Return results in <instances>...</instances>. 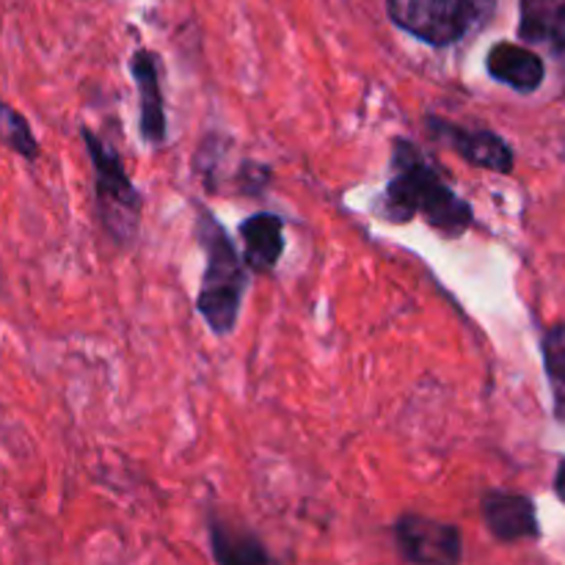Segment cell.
Here are the masks:
<instances>
[{
	"label": "cell",
	"mask_w": 565,
	"mask_h": 565,
	"mask_svg": "<svg viewBox=\"0 0 565 565\" xmlns=\"http://www.w3.org/2000/svg\"><path fill=\"white\" fill-rule=\"evenodd\" d=\"M199 243L207 254V268H204L202 285L196 292V312L202 315L210 331L218 337L232 334L241 318L243 292H246V263L237 254L235 243L224 232L218 221L210 218L207 210L199 213L196 224Z\"/></svg>",
	"instance_id": "7a4b0ae2"
},
{
	"label": "cell",
	"mask_w": 565,
	"mask_h": 565,
	"mask_svg": "<svg viewBox=\"0 0 565 565\" xmlns=\"http://www.w3.org/2000/svg\"><path fill=\"white\" fill-rule=\"evenodd\" d=\"M541 353H544V370L550 379L552 401H555V417L565 423V323H555L544 331Z\"/></svg>",
	"instance_id": "7c38bea8"
},
{
	"label": "cell",
	"mask_w": 565,
	"mask_h": 565,
	"mask_svg": "<svg viewBox=\"0 0 565 565\" xmlns=\"http://www.w3.org/2000/svg\"><path fill=\"white\" fill-rule=\"evenodd\" d=\"M486 70L502 86L519 94H535L546 81V64L535 50L513 42H497L486 55Z\"/></svg>",
	"instance_id": "ba28073f"
},
{
	"label": "cell",
	"mask_w": 565,
	"mask_h": 565,
	"mask_svg": "<svg viewBox=\"0 0 565 565\" xmlns=\"http://www.w3.org/2000/svg\"><path fill=\"white\" fill-rule=\"evenodd\" d=\"M130 75L141 97V136L147 143L166 141V108L160 92V66L152 50H136L130 58Z\"/></svg>",
	"instance_id": "30bf717a"
},
{
	"label": "cell",
	"mask_w": 565,
	"mask_h": 565,
	"mask_svg": "<svg viewBox=\"0 0 565 565\" xmlns=\"http://www.w3.org/2000/svg\"><path fill=\"white\" fill-rule=\"evenodd\" d=\"M0 141L28 160H33L39 154V143L36 138H33L31 125L25 121V116L6 103H0Z\"/></svg>",
	"instance_id": "5bb4252c"
},
{
	"label": "cell",
	"mask_w": 565,
	"mask_h": 565,
	"mask_svg": "<svg viewBox=\"0 0 565 565\" xmlns=\"http://www.w3.org/2000/svg\"><path fill=\"white\" fill-rule=\"evenodd\" d=\"M555 494L557 500L565 505V458L561 463H557V472H555Z\"/></svg>",
	"instance_id": "9a60e30c"
},
{
	"label": "cell",
	"mask_w": 565,
	"mask_h": 565,
	"mask_svg": "<svg viewBox=\"0 0 565 565\" xmlns=\"http://www.w3.org/2000/svg\"><path fill=\"white\" fill-rule=\"evenodd\" d=\"M483 519L489 533L502 544L541 539V524L535 502L524 494L511 491H489L483 497Z\"/></svg>",
	"instance_id": "52a82bcc"
},
{
	"label": "cell",
	"mask_w": 565,
	"mask_h": 565,
	"mask_svg": "<svg viewBox=\"0 0 565 565\" xmlns=\"http://www.w3.org/2000/svg\"><path fill=\"white\" fill-rule=\"evenodd\" d=\"M428 130L430 136L439 138L445 147H450L452 152H458L467 163L478 166V169L511 174L513 163H516L511 143L491 130H463V127L450 125L439 116H428Z\"/></svg>",
	"instance_id": "8992f818"
},
{
	"label": "cell",
	"mask_w": 565,
	"mask_h": 565,
	"mask_svg": "<svg viewBox=\"0 0 565 565\" xmlns=\"http://www.w3.org/2000/svg\"><path fill=\"white\" fill-rule=\"evenodd\" d=\"M519 36L544 47L565 72V0H522Z\"/></svg>",
	"instance_id": "9c48e42d"
},
{
	"label": "cell",
	"mask_w": 565,
	"mask_h": 565,
	"mask_svg": "<svg viewBox=\"0 0 565 565\" xmlns=\"http://www.w3.org/2000/svg\"><path fill=\"white\" fill-rule=\"evenodd\" d=\"M213 555L221 563H268L263 546L252 539L232 533L224 524H213Z\"/></svg>",
	"instance_id": "4fadbf2b"
},
{
	"label": "cell",
	"mask_w": 565,
	"mask_h": 565,
	"mask_svg": "<svg viewBox=\"0 0 565 565\" xmlns=\"http://www.w3.org/2000/svg\"><path fill=\"white\" fill-rule=\"evenodd\" d=\"M375 207L381 218L392 224L425 218L428 226L439 230L445 237H461L475 224L467 199L458 196L436 166L403 138L395 143V177L384 188V196Z\"/></svg>",
	"instance_id": "6da1fadb"
},
{
	"label": "cell",
	"mask_w": 565,
	"mask_h": 565,
	"mask_svg": "<svg viewBox=\"0 0 565 565\" xmlns=\"http://www.w3.org/2000/svg\"><path fill=\"white\" fill-rule=\"evenodd\" d=\"M243 263L257 274H270L285 252V224L274 213H257L241 224Z\"/></svg>",
	"instance_id": "8fae6325"
},
{
	"label": "cell",
	"mask_w": 565,
	"mask_h": 565,
	"mask_svg": "<svg viewBox=\"0 0 565 565\" xmlns=\"http://www.w3.org/2000/svg\"><path fill=\"white\" fill-rule=\"evenodd\" d=\"M83 141L88 147V158L94 163V177H97V204L103 215L105 230L119 243L132 241L141 221V193L136 191L132 180L127 177L121 158L99 141L92 130H83Z\"/></svg>",
	"instance_id": "3957f363"
},
{
	"label": "cell",
	"mask_w": 565,
	"mask_h": 565,
	"mask_svg": "<svg viewBox=\"0 0 565 565\" xmlns=\"http://www.w3.org/2000/svg\"><path fill=\"white\" fill-rule=\"evenodd\" d=\"M386 11L401 31L436 47L463 39L475 22L472 0H386Z\"/></svg>",
	"instance_id": "277c9868"
},
{
	"label": "cell",
	"mask_w": 565,
	"mask_h": 565,
	"mask_svg": "<svg viewBox=\"0 0 565 565\" xmlns=\"http://www.w3.org/2000/svg\"><path fill=\"white\" fill-rule=\"evenodd\" d=\"M395 539L403 557L412 563H458L463 557L461 530L456 524L406 513L397 519Z\"/></svg>",
	"instance_id": "5b68a950"
}]
</instances>
